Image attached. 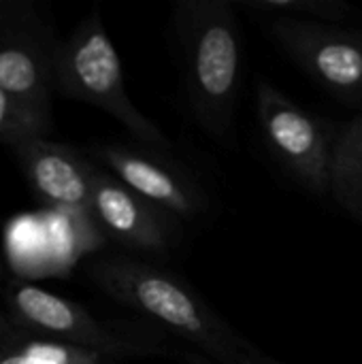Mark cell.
<instances>
[{
  "label": "cell",
  "instance_id": "obj_1",
  "mask_svg": "<svg viewBox=\"0 0 362 364\" xmlns=\"http://www.w3.org/2000/svg\"><path fill=\"white\" fill-rule=\"evenodd\" d=\"M90 273L107 296L164 326L213 363L286 364L256 348L169 271L130 258H100Z\"/></svg>",
  "mask_w": 362,
  "mask_h": 364
},
{
  "label": "cell",
  "instance_id": "obj_2",
  "mask_svg": "<svg viewBox=\"0 0 362 364\" xmlns=\"http://www.w3.org/2000/svg\"><path fill=\"white\" fill-rule=\"evenodd\" d=\"M188 105L198 126L226 141L241 77V34L228 0H188L173 17Z\"/></svg>",
  "mask_w": 362,
  "mask_h": 364
},
{
  "label": "cell",
  "instance_id": "obj_3",
  "mask_svg": "<svg viewBox=\"0 0 362 364\" xmlns=\"http://www.w3.org/2000/svg\"><path fill=\"white\" fill-rule=\"evenodd\" d=\"M55 92L109 113L139 143L154 151H162L164 156L173 151L171 139L141 113L128 96L119 55L98 11H92L73 34L60 43L55 58Z\"/></svg>",
  "mask_w": 362,
  "mask_h": 364
},
{
  "label": "cell",
  "instance_id": "obj_4",
  "mask_svg": "<svg viewBox=\"0 0 362 364\" xmlns=\"http://www.w3.org/2000/svg\"><path fill=\"white\" fill-rule=\"evenodd\" d=\"M11 318L19 331L36 337L92 350L105 358H139L171 354L166 346L149 337L124 335L94 320L81 305L30 284H17L6 292Z\"/></svg>",
  "mask_w": 362,
  "mask_h": 364
},
{
  "label": "cell",
  "instance_id": "obj_5",
  "mask_svg": "<svg viewBox=\"0 0 362 364\" xmlns=\"http://www.w3.org/2000/svg\"><path fill=\"white\" fill-rule=\"evenodd\" d=\"M58 49L32 0H11L0 11V87L45 113L55 92Z\"/></svg>",
  "mask_w": 362,
  "mask_h": 364
},
{
  "label": "cell",
  "instance_id": "obj_6",
  "mask_svg": "<svg viewBox=\"0 0 362 364\" xmlns=\"http://www.w3.org/2000/svg\"><path fill=\"white\" fill-rule=\"evenodd\" d=\"M256 102L258 122L273 156L312 192H331L333 143L316 119L271 83L258 87Z\"/></svg>",
  "mask_w": 362,
  "mask_h": 364
},
{
  "label": "cell",
  "instance_id": "obj_7",
  "mask_svg": "<svg viewBox=\"0 0 362 364\" xmlns=\"http://www.w3.org/2000/svg\"><path fill=\"white\" fill-rule=\"evenodd\" d=\"M282 49L341 98L362 96V32L322 21L269 19Z\"/></svg>",
  "mask_w": 362,
  "mask_h": 364
},
{
  "label": "cell",
  "instance_id": "obj_8",
  "mask_svg": "<svg viewBox=\"0 0 362 364\" xmlns=\"http://www.w3.org/2000/svg\"><path fill=\"white\" fill-rule=\"evenodd\" d=\"M94 156L143 200L173 220H190L207 209V198L196 181L175 168L164 154H147L119 145H105Z\"/></svg>",
  "mask_w": 362,
  "mask_h": 364
},
{
  "label": "cell",
  "instance_id": "obj_9",
  "mask_svg": "<svg viewBox=\"0 0 362 364\" xmlns=\"http://www.w3.org/2000/svg\"><path fill=\"white\" fill-rule=\"evenodd\" d=\"M90 215L117 243L139 252H166L177 243L173 218L156 209L109 171H96Z\"/></svg>",
  "mask_w": 362,
  "mask_h": 364
},
{
  "label": "cell",
  "instance_id": "obj_10",
  "mask_svg": "<svg viewBox=\"0 0 362 364\" xmlns=\"http://www.w3.org/2000/svg\"><path fill=\"white\" fill-rule=\"evenodd\" d=\"M34 196L51 207L90 213L96 166L75 147L32 139L13 147Z\"/></svg>",
  "mask_w": 362,
  "mask_h": 364
},
{
  "label": "cell",
  "instance_id": "obj_11",
  "mask_svg": "<svg viewBox=\"0 0 362 364\" xmlns=\"http://www.w3.org/2000/svg\"><path fill=\"white\" fill-rule=\"evenodd\" d=\"M331 194L362 220V117L352 119L333 143Z\"/></svg>",
  "mask_w": 362,
  "mask_h": 364
},
{
  "label": "cell",
  "instance_id": "obj_12",
  "mask_svg": "<svg viewBox=\"0 0 362 364\" xmlns=\"http://www.w3.org/2000/svg\"><path fill=\"white\" fill-rule=\"evenodd\" d=\"M105 356L70 343L13 331L0 348V364H102Z\"/></svg>",
  "mask_w": 362,
  "mask_h": 364
},
{
  "label": "cell",
  "instance_id": "obj_13",
  "mask_svg": "<svg viewBox=\"0 0 362 364\" xmlns=\"http://www.w3.org/2000/svg\"><path fill=\"white\" fill-rule=\"evenodd\" d=\"M239 4L267 19H301L322 23H339L356 13L352 4L341 0H243Z\"/></svg>",
  "mask_w": 362,
  "mask_h": 364
},
{
  "label": "cell",
  "instance_id": "obj_14",
  "mask_svg": "<svg viewBox=\"0 0 362 364\" xmlns=\"http://www.w3.org/2000/svg\"><path fill=\"white\" fill-rule=\"evenodd\" d=\"M51 132V113H45L28 100L0 87V143L11 149L32 139H45Z\"/></svg>",
  "mask_w": 362,
  "mask_h": 364
},
{
  "label": "cell",
  "instance_id": "obj_15",
  "mask_svg": "<svg viewBox=\"0 0 362 364\" xmlns=\"http://www.w3.org/2000/svg\"><path fill=\"white\" fill-rule=\"evenodd\" d=\"M177 356H179L181 363L186 364H218L213 363V360H209L207 356L198 354V352H177Z\"/></svg>",
  "mask_w": 362,
  "mask_h": 364
},
{
  "label": "cell",
  "instance_id": "obj_16",
  "mask_svg": "<svg viewBox=\"0 0 362 364\" xmlns=\"http://www.w3.org/2000/svg\"><path fill=\"white\" fill-rule=\"evenodd\" d=\"M11 333H13V326H11L4 318H0V348H2V343L11 337Z\"/></svg>",
  "mask_w": 362,
  "mask_h": 364
},
{
  "label": "cell",
  "instance_id": "obj_17",
  "mask_svg": "<svg viewBox=\"0 0 362 364\" xmlns=\"http://www.w3.org/2000/svg\"><path fill=\"white\" fill-rule=\"evenodd\" d=\"M9 2H11V0H0V11H2L4 6H9Z\"/></svg>",
  "mask_w": 362,
  "mask_h": 364
}]
</instances>
